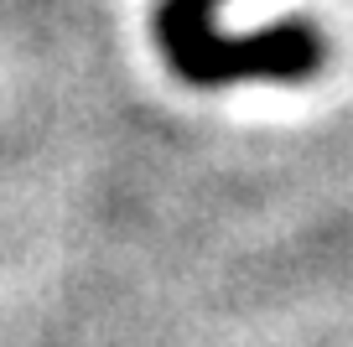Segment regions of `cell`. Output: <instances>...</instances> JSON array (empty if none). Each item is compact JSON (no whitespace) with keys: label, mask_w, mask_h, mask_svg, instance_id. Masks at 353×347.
Wrapping results in <instances>:
<instances>
[{"label":"cell","mask_w":353,"mask_h":347,"mask_svg":"<svg viewBox=\"0 0 353 347\" xmlns=\"http://www.w3.org/2000/svg\"><path fill=\"white\" fill-rule=\"evenodd\" d=\"M219 6L223 0H156L151 6V36H156V47H161L166 67L176 78L223 36L219 32Z\"/></svg>","instance_id":"1"}]
</instances>
